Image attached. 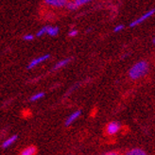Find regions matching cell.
Listing matches in <instances>:
<instances>
[{
    "label": "cell",
    "mask_w": 155,
    "mask_h": 155,
    "mask_svg": "<svg viewBox=\"0 0 155 155\" xmlns=\"http://www.w3.org/2000/svg\"><path fill=\"white\" fill-rule=\"evenodd\" d=\"M149 70H150L149 64L146 61H139L130 68L129 77L131 80L136 81L145 77L149 73Z\"/></svg>",
    "instance_id": "cell-1"
},
{
    "label": "cell",
    "mask_w": 155,
    "mask_h": 155,
    "mask_svg": "<svg viewBox=\"0 0 155 155\" xmlns=\"http://www.w3.org/2000/svg\"><path fill=\"white\" fill-rule=\"evenodd\" d=\"M121 130V123L118 121H112L107 124L106 126V134L110 136L117 134Z\"/></svg>",
    "instance_id": "cell-2"
},
{
    "label": "cell",
    "mask_w": 155,
    "mask_h": 155,
    "mask_svg": "<svg viewBox=\"0 0 155 155\" xmlns=\"http://www.w3.org/2000/svg\"><path fill=\"white\" fill-rule=\"evenodd\" d=\"M155 13V9H151V10H150L149 12H145L143 15H141L140 17H138L137 19H135L134 21H133L130 23V27H136V26H138V25H140V24H142L143 22H145L146 20H148L149 18H150L152 15Z\"/></svg>",
    "instance_id": "cell-3"
},
{
    "label": "cell",
    "mask_w": 155,
    "mask_h": 155,
    "mask_svg": "<svg viewBox=\"0 0 155 155\" xmlns=\"http://www.w3.org/2000/svg\"><path fill=\"white\" fill-rule=\"evenodd\" d=\"M49 58H50V55H49V54H45V55L40 56V57H38V58L32 60V61L28 64V69L34 68L35 66H37L38 64H42V63H44V61H45L46 60H48Z\"/></svg>",
    "instance_id": "cell-4"
},
{
    "label": "cell",
    "mask_w": 155,
    "mask_h": 155,
    "mask_svg": "<svg viewBox=\"0 0 155 155\" xmlns=\"http://www.w3.org/2000/svg\"><path fill=\"white\" fill-rule=\"evenodd\" d=\"M81 115V110H78V111H75L74 113H72L70 115L68 116V117L65 119V122H64V125L66 127L70 126L71 124H73L78 118L80 117V116Z\"/></svg>",
    "instance_id": "cell-5"
},
{
    "label": "cell",
    "mask_w": 155,
    "mask_h": 155,
    "mask_svg": "<svg viewBox=\"0 0 155 155\" xmlns=\"http://www.w3.org/2000/svg\"><path fill=\"white\" fill-rule=\"evenodd\" d=\"M68 2V0H45V3L50 7L56 8H63L65 7Z\"/></svg>",
    "instance_id": "cell-6"
},
{
    "label": "cell",
    "mask_w": 155,
    "mask_h": 155,
    "mask_svg": "<svg viewBox=\"0 0 155 155\" xmlns=\"http://www.w3.org/2000/svg\"><path fill=\"white\" fill-rule=\"evenodd\" d=\"M70 61H71L70 58H67V59H64V60H61V61H58V63L53 66L52 71H56V70H59V69H61V68L64 67L65 65H67L69 63H70Z\"/></svg>",
    "instance_id": "cell-7"
},
{
    "label": "cell",
    "mask_w": 155,
    "mask_h": 155,
    "mask_svg": "<svg viewBox=\"0 0 155 155\" xmlns=\"http://www.w3.org/2000/svg\"><path fill=\"white\" fill-rule=\"evenodd\" d=\"M17 139H18V136L17 135H12L11 137L6 139V140L2 143V148L3 149L9 148V147H11L13 143H15V141H16Z\"/></svg>",
    "instance_id": "cell-8"
},
{
    "label": "cell",
    "mask_w": 155,
    "mask_h": 155,
    "mask_svg": "<svg viewBox=\"0 0 155 155\" xmlns=\"http://www.w3.org/2000/svg\"><path fill=\"white\" fill-rule=\"evenodd\" d=\"M125 155H148L144 150L139 149V148H135V149H131L130 150H128Z\"/></svg>",
    "instance_id": "cell-9"
},
{
    "label": "cell",
    "mask_w": 155,
    "mask_h": 155,
    "mask_svg": "<svg viewBox=\"0 0 155 155\" xmlns=\"http://www.w3.org/2000/svg\"><path fill=\"white\" fill-rule=\"evenodd\" d=\"M36 152H37V149L35 148V147L30 146V147L26 148L24 150H22L20 155H35Z\"/></svg>",
    "instance_id": "cell-10"
},
{
    "label": "cell",
    "mask_w": 155,
    "mask_h": 155,
    "mask_svg": "<svg viewBox=\"0 0 155 155\" xmlns=\"http://www.w3.org/2000/svg\"><path fill=\"white\" fill-rule=\"evenodd\" d=\"M44 97H45V93L44 92H39V93H36V94H34L33 96L30 97L29 100H30V101L34 102V101H37V100H39V99L43 98Z\"/></svg>",
    "instance_id": "cell-11"
},
{
    "label": "cell",
    "mask_w": 155,
    "mask_h": 155,
    "mask_svg": "<svg viewBox=\"0 0 155 155\" xmlns=\"http://www.w3.org/2000/svg\"><path fill=\"white\" fill-rule=\"evenodd\" d=\"M58 33H59V28H57V27H48V33H46V34L54 37V36L58 35Z\"/></svg>",
    "instance_id": "cell-12"
},
{
    "label": "cell",
    "mask_w": 155,
    "mask_h": 155,
    "mask_svg": "<svg viewBox=\"0 0 155 155\" xmlns=\"http://www.w3.org/2000/svg\"><path fill=\"white\" fill-rule=\"evenodd\" d=\"M65 7L67 8L68 10H70V11H74V10L78 9V6L76 5V3L74 1H70V2L68 1Z\"/></svg>",
    "instance_id": "cell-13"
},
{
    "label": "cell",
    "mask_w": 155,
    "mask_h": 155,
    "mask_svg": "<svg viewBox=\"0 0 155 155\" xmlns=\"http://www.w3.org/2000/svg\"><path fill=\"white\" fill-rule=\"evenodd\" d=\"M48 27H44V28H42L37 32L36 36H37V37H41V36H43L44 34H46V33H48Z\"/></svg>",
    "instance_id": "cell-14"
},
{
    "label": "cell",
    "mask_w": 155,
    "mask_h": 155,
    "mask_svg": "<svg viewBox=\"0 0 155 155\" xmlns=\"http://www.w3.org/2000/svg\"><path fill=\"white\" fill-rule=\"evenodd\" d=\"M91 0H74V2L76 3V5L78 6V8L81 7V5L85 4V3H88Z\"/></svg>",
    "instance_id": "cell-15"
},
{
    "label": "cell",
    "mask_w": 155,
    "mask_h": 155,
    "mask_svg": "<svg viewBox=\"0 0 155 155\" xmlns=\"http://www.w3.org/2000/svg\"><path fill=\"white\" fill-rule=\"evenodd\" d=\"M33 38H34V36L32 34H26L24 37H23V40H25V41H32Z\"/></svg>",
    "instance_id": "cell-16"
},
{
    "label": "cell",
    "mask_w": 155,
    "mask_h": 155,
    "mask_svg": "<svg viewBox=\"0 0 155 155\" xmlns=\"http://www.w3.org/2000/svg\"><path fill=\"white\" fill-rule=\"evenodd\" d=\"M123 29H124V26L123 25H117L114 28V32H119V31H121V30H123Z\"/></svg>",
    "instance_id": "cell-17"
},
{
    "label": "cell",
    "mask_w": 155,
    "mask_h": 155,
    "mask_svg": "<svg viewBox=\"0 0 155 155\" xmlns=\"http://www.w3.org/2000/svg\"><path fill=\"white\" fill-rule=\"evenodd\" d=\"M68 35L70 36V37H75L78 35V30L77 29H71L70 31H69Z\"/></svg>",
    "instance_id": "cell-18"
},
{
    "label": "cell",
    "mask_w": 155,
    "mask_h": 155,
    "mask_svg": "<svg viewBox=\"0 0 155 155\" xmlns=\"http://www.w3.org/2000/svg\"><path fill=\"white\" fill-rule=\"evenodd\" d=\"M102 155H120V153L117 151H108V152L103 153Z\"/></svg>",
    "instance_id": "cell-19"
},
{
    "label": "cell",
    "mask_w": 155,
    "mask_h": 155,
    "mask_svg": "<svg viewBox=\"0 0 155 155\" xmlns=\"http://www.w3.org/2000/svg\"><path fill=\"white\" fill-rule=\"evenodd\" d=\"M152 42H153V44H154V45H155V37H154V38H153V41H152Z\"/></svg>",
    "instance_id": "cell-20"
}]
</instances>
